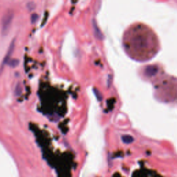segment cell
I'll list each match as a JSON object with an SVG mask.
<instances>
[{"mask_svg":"<svg viewBox=\"0 0 177 177\" xmlns=\"http://www.w3.org/2000/svg\"><path fill=\"white\" fill-rule=\"evenodd\" d=\"M13 18V13L12 11L7 12L3 16L2 19V29L1 32L3 36H6L8 33L10 26H11L12 21Z\"/></svg>","mask_w":177,"mask_h":177,"instance_id":"1","label":"cell"},{"mask_svg":"<svg viewBox=\"0 0 177 177\" xmlns=\"http://www.w3.org/2000/svg\"><path fill=\"white\" fill-rule=\"evenodd\" d=\"M14 47H15V40H13L12 42L10 43V47H9L8 50V51H7V53L6 55V56H5L4 59H3V64L6 63V62L8 61V58H10V55H11L13 51V49H14Z\"/></svg>","mask_w":177,"mask_h":177,"instance_id":"2","label":"cell"},{"mask_svg":"<svg viewBox=\"0 0 177 177\" xmlns=\"http://www.w3.org/2000/svg\"><path fill=\"white\" fill-rule=\"evenodd\" d=\"M122 140L124 143L130 144L134 141V138L131 136H130V135H124L122 136Z\"/></svg>","mask_w":177,"mask_h":177,"instance_id":"3","label":"cell"},{"mask_svg":"<svg viewBox=\"0 0 177 177\" xmlns=\"http://www.w3.org/2000/svg\"><path fill=\"white\" fill-rule=\"evenodd\" d=\"M157 71V68H155L154 67H150L147 69L146 72H147V74L148 75H154V74H156V73Z\"/></svg>","mask_w":177,"mask_h":177,"instance_id":"4","label":"cell"}]
</instances>
